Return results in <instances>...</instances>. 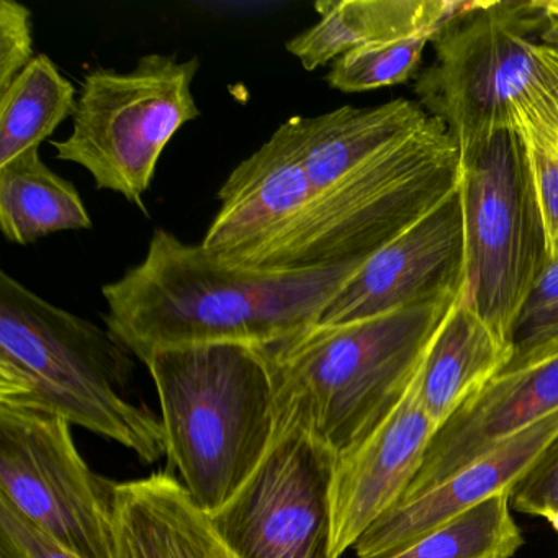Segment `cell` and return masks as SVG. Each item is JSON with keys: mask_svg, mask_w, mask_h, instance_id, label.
Listing matches in <instances>:
<instances>
[{"mask_svg": "<svg viewBox=\"0 0 558 558\" xmlns=\"http://www.w3.org/2000/svg\"><path fill=\"white\" fill-rule=\"evenodd\" d=\"M364 263L247 269L156 228L142 263L102 287L104 322L143 362L182 345L266 348L315 326L326 302Z\"/></svg>", "mask_w": 558, "mask_h": 558, "instance_id": "obj_1", "label": "cell"}, {"mask_svg": "<svg viewBox=\"0 0 558 558\" xmlns=\"http://www.w3.org/2000/svg\"><path fill=\"white\" fill-rule=\"evenodd\" d=\"M460 293L361 322L315 325L260 348L272 372L277 421L302 427L338 462L354 452L410 390Z\"/></svg>", "mask_w": 558, "mask_h": 558, "instance_id": "obj_2", "label": "cell"}, {"mask_svg": "<svg viewBox=\"0 0 558 558\" xmlns=\"http://www.w3.org/2000/svg\"><path fill=\"white\" fill-rule=\"evenodd\" d=\"M130 354L109 329L0 272V407L63 417L158 462L168 453L165 424L125 397Z\"/></svg>", "mask_w": 558, "mask_h": 558, "instance_id": "obj_3", "label": "cell"}, {"mask_svg": "<svg viewBox=\"0 0 558 558\" xmlns=\"http://www.w3.org/2000/svg\"><path fill=\"white\" fill-rule=\"evenodd\" d=\"M434 51L416 94L460 151L502 129L558 140V14L548 0L472 2Z\"/></svg>", "mask_w": 558, "mask_h": 558, "instance_id": "obj_4", "label": "cell"}, {"mask_svg": "<svg viewBox=\"0 0 558 558\" xmlns=\"http://www.w3.org/2000/svg\"><path fill=\"white\" fill-rule=\"evenodd\" d=\"M168 456L195 505L214 514L263 462L277 430L276 388L257 345H182L146 359Z\"/></svg>", "mask_w": 558, "mask_h": 558, "instance_id": "obj_5", "label": "cell"}, {"mask_svg": "<svg viewBox=\"0 0 558 558\" xmlns=\"http://www.w3.org/2000/svg\"><path fill=\"white\" fill-rule=\"evenodd\" d=\"M460 179L459 143L430 116L416 132L312 192L299 223L259 270L362 263L442 204Z\"/></svg>", "mask_w": 558, "mask_h": 558, "instance_id": "obj_6", "label": "cell"}, {"mask_svg": "<svg viewBox=\"0 0 558 558\" xmlns=\"http://www.w3.org/2000/svg\"><path fill=\"white\" fill-rule=\"evenodd\" d=\"M201 60L175 54L140 58L130 73L94 68L84 74L68 138L51 142L57 159L93 175L99 191H112L148 214L145 194L159 158L201 109L192 94Z\"/></svg>", "mask_w": 558, "mask_h": 558, "instance_id": "obj_7", "label": "cell"}, {"mask_svg": "<svg viewBox=\"0 0 558 558\" xmlns=\"http://www.w3.org/2000/svg\"><path fill=\"white\" fill-rule=\"evenodd\" d=\"M462 156L465 295L476 315L511 348L515 318L548 263L547 233L524 140L496 130ZM512 354V352H511Z\"/></svg>", "mask_w": 558, "mask_h": 558, "instance_id": "obj_8", "label": "cell"}, {"mask_svg": "<svg viewBox=\"0 0 558 558\" xmlns=\"http://www.w3.org/2000/svg\"><path fill=\"white\" fill-rule=\"evenodd\" d=\"M119 483L90 470L53 414L0 407V498L81 558H116Z\"/></svg>", "mask_w": 558, "mask_h": 558, "instance_id": "obj_9", "label": "cell"}, {"mask_svg": "<svg viewBox=\"0 0 558 558\" xmlns=\"http://www.w3.org/2000/svg\"><path fill=\"white\" fill-rule=\"evenodd\" d=\"M338 457L289 421L240 492L210 515L240 558L332 557V485Z\"/></svg>", "mask_w": 558, "mask_h": 558, "instance_id": "obj_10", "label": "cell"}, {"mask_svg": "<svg viewBox=\"0 0 558 558\" xmlns=\"http://www.w3.org/2000/svg\"><path fill=\"white\" fill-rule=\"evenodd\" d=\"M465 286V223L460 187L385 244L326 302L319 326L345 325L440 296Z\"/></svg>", "mask_w": 558, "mask_h": 558, "instance_id": "obj_11", "label": "cell"}, {"mask_svg": "<svg viewBox=\"0 0 558 558\" xmlns=\"http://www.w3.org/2000/svg\"><path fill=\"white\" fill-rule=\"evenodd\" d=\"M202 246L234 266L259 269L308 207L312 189L289 120L233 169Z\"/></svg>", "mask_w": 558, "mask_h": 558, "instance_id": "obj_12", "label": "cell"}, {"mask_svg": "<svg viewBox=\"0 0 558 558\" xmlns=\"http://www.w3.org/2000/svg\"><path fill=\"white\" fill-rule=\"evenodd\" d=\"M558 410V355L499 372L436 430L401 502L426 495L499 444Z\"/></svg>", "mask_w": 558, "mask_h": 558, "instance_id": "obj_13", "label": "cell"}, {"mask_svg": "<svg viewBox=\"0 0 558 558\" xmlns=\"http://www.w3.org/2000/svg\"><path fill=\"white\" fill-rule=\"evenodd\" d=\"M436 430L413 381L377 430L339 460L332 485V557L354 548L361 535L401 501Z\"/></svg>", "mask_w": 558, "mask_h": 558, "instance_id": "obj_14", "label": "cell"}, {"mask_svg": "<svg viewBox=\"0 0 558 558\" xmlns=\"http://www.w3.org/2000/svg\"><path fill=\"white\" fill-rule=\"evenodd\" d=\"M558 436V410L509 437L426 495L385 512L355 542L357 558H385L498 493H511Z\"/></svg>", "mask_w": 558, "mask_h": 558, "instance_id": "obj_15", "label": "cell"}, {"mask_svg": "<svg viewBox=\"0 0 558 558\" xmlns=\"http://www.w3.org/2000/svg\"><path fill=\"white\" fill-rule=\"evenodd\" d=\"M116 558H240L169 473L119 483Z\"/></svg>", "mask_w": 558, "mask_h": 558, "instance_id": "obj_16", "label": "cell"}, {"mask_svg": "<svg viewBox=\"0 0 558 558\" xmlns=\"http://www.w3.org/2000/svg\"><path fill=\"white\" fill-rule=\"evenodd\" d=\"M472 2L447 0H319V21L287 41L305 71H315L355 48L440 32Z\"/></svg>", "mask_w": 558, "mask_h": 558, "instance_id": "obj_17", "label": "cell"}, {"mask_svg": "<svg viewBox=\"0 0 558 558\" xmlns=\"http://www.w3.org/2000/svg\"><path fill=\"white\" fill-rule=\"evenodd\" d=\"M509 361L511 348L502 344L476 315L463 289L437 329L414 378L417 400L439 429Z\"/></svg>", "mask_w": 558, "mask_h": 558, "instance_id": "obj_18", "label": "cell"}, {"mask_svg": "<svg viewBox=\"0 0 558 558\" xmlns=\"http://www.w3.org/2000/svg\"><path fill=\"white\" fill-rule=\"evenodd\" d=\"M80 191L51 171L40 148L0 168V230L11 243H34L58 231L90 230Z\"/></svg>", "mask_w": 558, "mask_h": 558, "instance_id": "obj_19", "label": "cell"}, {"mask_svg": "<svg viewBox=\"0 0 558 558\" xmlns=\"http://www.w3.org/2000/svg\"><path fill=\"white\" fill-rule=\"evenodd\" d=\"M76 89L47 54H37L0 93V168L40 148L58 126L73 119Z\"/></svg>", "mask_w": 558, "mask_h": 558, "instance_id": "obj_20", "label": "cell"}, {"mask_svg": "<svg viewBox=\"0 0 558 558\" xmlns=\"http://www.w3.org/2000/svg\"><path fill=\"white\" fill-rule=\"evenodd\" d=\"M509 505L511 493H498L385 558H511L522 534Z\"/></svg>", "mask_w": 558, "mask_h": 558, "instance_id": "obj_21", "label": "cell"}, {"mask_svg": "<svg viewBox=\"0 0 558 558\" xmlns=\"http://www.w3.org/2000/svg\"><path fill=\"white\" fill-rule=\"evenodd\" d=\"M437 35V32H421L411 37L355 48L332 63L326 83L332 89L348 94L407 83L420 66L424 48Z\"/></svg>", "mask_w": 558, "mask_h": 558, "instance_id": "obj_22", "label": "cell"}, {"mask_svg": "<svg viewBox=\"0 0 558 558\" xmlns=\"http://www.w3.org/2000/svg\"><path fill=\"white\" fill-rule=\"evenodd\" d=\"M511 361L501 372L558 355V254L542 269L515 318Z\"/></svg>", "mask_w": 558, "mask_h": 558, "instance_id": "obj_23", "label": "cell"}, {"mask_svg": "<svg viewBox=\"0 0 558 558\" xmlns=\"http://www.w3.org/2000/svg\"><path fill=\"white\" fill-rule=\"evenodd\" d=\"M527 151L535 197L547 233L548 260L558 254V140L521 135Z\"/></svg>", "mask_w": 558, "mask_h": 558, "instance_id": "obj_24", "label": "cell"}, {"mask_svg": "<svg viewBox=\"0 0 558 558\" xmlns=\"http://www.w3.org/2000/svg\"><path fill=\"white\" fill-rule=\"evenodd\" d=\"M511 505L515 511L544 518L558 532V436L512 488Z\"/></svg>", "mask_w": 558, "mask_h": 558, "instance_id": "obj_25", "label": "cell"}, {"mask_svg": "<svg viewBox=\"0 0 558 558\" xmlns=\"http://www.w3.org/2000/svg\"><path fill=\"white\" fill-rule=\"evenodd\" d=\"M32 12L17 0L0 2V93L34 60Z\"/></svg>", "mask_w": 558, "mask_h": 558, "instance_id": "obj_26", "label": "cell"}, {"mask_svg": "<svg viewBox=\"0 0 558 558\" xmlns=\"http://www.w3.org/2000/svg\"><path fill=\"white\" fill-rule=\"evenodd\" d=\"M0 558H81L0 498Z\"/></svg>", "mask_w": 558, "mask_h": 558, "instance_id": "obj_27", "label": "cell"}, {"mask_svg": "<svg viewBox=\"0 0 558 558\" xmlns=\"http://www.w3.org/2000/svg\"><path fill=\"white\" fill-rule=\"evenodd\" d=\"M548 8L558 14V0H548Z\"/></svg>", "mask_w": 558, "mask_h": 558, "instance_id": "obj_28", "label": "cell"}]
</instances>
